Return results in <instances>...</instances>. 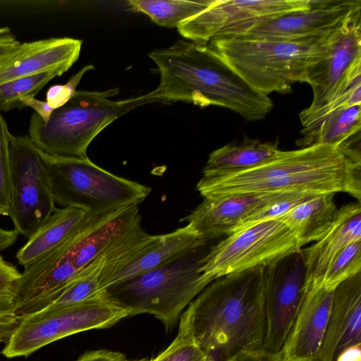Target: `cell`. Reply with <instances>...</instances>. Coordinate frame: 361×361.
Instances as JSON below:
<instances>
[{
    "label": "cell",
    "instance_id": "obj_1",
    "mask_svg": "<svg viewBox=\"0 0 361 361\" xmlns=\"http://www.w3.org/2000/svg\"><path fill=\"white\" fill-rule=\"evenodd\" d=\"M360 137L340 145H317L282 151L256 168L220 177L202 178L203 197L238 194L346 192L361 200Z\"/></svg>",
    "mask_w": 361,
    "mask_h": 361
},
{
    "label": "cell",
    "instance_id": "obj_2",
    "mask_svg": "<svg viewBox=\"0 0 361 361\" xmlns=\"http://www.w3.org/2000/svg\"><path fill=\"white\" fill-rule=\"evenodd\" d=\"M264 269L214 280L181 316L178 332L192 338L210 361L264 350Z\"/></svg>",
    "mask_w": 361,
    "mask_h": 361
},
{
    "label": "cell",
    "instance_id": "obj_3",
    "mask_svg": "<svg viewBox=\"0 0 361 361\" xmlns=\"http://www.w3.org/2000/svg\"><path fill=\"white\" fill-rule=\"evenodd\" d=\"M149 56L160 74L155 91L161 102L219 106L250 121L263 119L273 109L269 96L251 88L208 44L180 39Z\"/></svg>",
    "mask_w": 361,
    "mask_h": 361
},
{
    "label": "cell",
    "instance_id": "obj_4",
    "mask_svg": "<svg viewBox=\"0 0 361 361\" xmlns=\"http://www.w3.org/2000/svg\"><path fill=\"white\" fill-rule=\"evenodd\" d=\"M141 216L137 204L94 218L57 249L24 268L13 293L18 318L51 305L86 269L108 254Z\"/></svg>",
    "mask_w": 361,
    "mask_h": 361
},
{
    "label": "cell",
    "instance_id": "obj_5",
    "mask_svg": "<svg viewBox=\"0 0 361 361\" xmlns=\"http://www.w3.org/2000/svg\"><path fill=\"white\" fill-rule=\"evenodd\" d=\"M118 88L105 91L76 90L63 106L44 121L33 113L28 128L31 141L54 159H85L90 142L107 126L142 105L161 102L154 90L123 100H111Z\"/></svg>",
    "mask_w": 361,
    "mask_h": 361
},
{
    "label": "cell",
    "instance_id": "obj_6",
    "mask_svg": "<svg viewBox=\"0 0 361 361\" xmlns=\"http://www.w3.org/2000/svg\"><path fill=\"white\" fill-rule=\"evenodd\" d=\"M205 245L153 270L104 290V298L128 316L148 313L166 329L173 328L183 309L212 281L199 271L207 253Z\"/></svg>",
    "mask_w": 361,
    "mask_h": 361
},
{
    "label": "cell",
    "instance_id": "obj_7",
    "mask_svg": "<svg viewBox=\"0 0 361 361\" xmlns=\"http://www.w3.org/2000/svg\"><path fill=\"white\" fill-rule=\"evenodd\" d=\"M323 36L295 39L220 37L209 44L251 88L268 96L288 93L293 84L305 82L307 69Z\"/></svg>",
    "mask_w": 361,
    "mask_h": 361
},
{
    "label": "cell",
    "instance_id": "obj_8",
    "mask_svg": "<svg viewBox=\"0 0 361 361\" xmlns=\"http://www.w3.org/2000/svg\"><path fill=\"white\" fill-rule=\"evenodd\" d=\"M50 159V183L55 204L101 216L143 202L151 188L117 176L89 158Z\"/></svg>",
    "mask_w": 361,
    "mask_h": 361
},
{
    "label": "cell",
    "instance_id": "obj_9",
    "mask_svg": "<svg viewBox=\"0 0 361 361\" xmlns=\"http://www.w3.org/2000/svg\"><path fill=\"white\" fill-rule=\"evenodd\" d=\"M128 316L104 298L78 304L50 305L19 319L2 350L8 358L27 357L68 336L108 328Z\"/></svg>",
    "mask_w": 361,
    "mask_h": 361
},
{
    "label": "cell",
    "instance_id": "obj_10",
    "mask_svg": "<svg viewBox=\"0 0 361 361\" xmlns=\"http://www.w3.org/2000/svg\"><path fill=\"white\" fill-rule=\"evenodd\" d=\"M10 207L14 229L29 238L56 210L50 183V159L28 135L9 138Z\"/></svg>",
    "mask_w": 361,
    "mask_h": 361
},
{
    "label": "cell",
    "instance_id": "obj_11",
    "mask_svg": "<svg viewBox=\"0 0 361 361\" xmlns=\"http://www.w3.org/2000/svg\"><path fill=\"white\" fill-rule=\"evenodd\" d=\"M359 10L325 34L309 65L305 82L312 89L309 107L300 120L314 114L341 96L361 79V20Z\"/></svg>",
    "mask_w": 361,
    "mask_h": 361
},
{
    "label": "cell",
    "instance_id": "obj_12",
    "mask_svg": "<svg viewBox=\"0 0 361 361\" xmlns=\"http://www.w3.org/2000/svg\"><path fill=\"white\" fill-rule=\"evenodd\" d=\"M301 248L281 221L270 220L231 233L211 247L199 271L214 280L258 267H266Z\"/></svg>",
    "mask_w": 361,
    "mask_h": 361
},
{
    "label": "cell",
    "instance_id": "obj_13",
    "mask_svg": "<svg viewBox=\"0 0 361 361\" xmlns=\"http://www.w3.org/2000/svg\"><path fill=\"white\" fill-rule=\"evenodd\" d=\"M307 293L300 250L264 269V350L280 354Z\"/></svg>",
    "mask_w": 361,
    "mask_h": 361
},
{
    "label": "cell",
    "instance_id": "obj_14",
    "mask_svg": "<svg viewBox=\"0 0 361 361\" xmlns=\"http://www.w3.org/2000/svg\"><path fill=\"white\" fill-rule=\"evenodd\" d=\"M311 0H215L207 8L182 22L181 36L208 44L214 39L235 37L262 20L298 10L307 9Z\"/></svg>",
    "mask_w": 361,
    "mask_h": 361
},
{
    "label": "cell",
    "instance_id": "obj_15",
    "mask_svg": "<svg viewBox=\"0 0 361 361\" xmlns=\"http://www.w3.org/2000/svg\"><path fill=\"white\" fill-rule=\"evenodd\" d=\"M359 10L360 0H311L307 9L262 20L231 37L295 39L320 37Z\"/></svg>",
    "mask_w": 361,
    "mask_h": 361
},
{
    "label": "cell",
    "instance_id": "obj_16",
    "mask_svg": "<svg viewBox=\"0 0 361 361\" xmlns=\"http://www.w3.org/2000/svg\"><path fill=\"white\" fill-rule=\"evenodd\" d=\"M293 193L238 194L203 197L202 202L185 219L187 226L207 240L229 235L244 219L267 204Z\"/></svg>",
    "mask_w": 361,
    "mask_h": 361
},
{
    "label": "cell",
    "instance_id": "obj_17",
    "mask_svg": "<svg viewBox=\"0 0 361 361\" xmlns=\"http://www.w3.org/2000/svg\"><path fill=\"white\" fill-rule=\"evenodd\" d=\"M82 42L51 37L20 43L0 61V84L47 71L66 73L78 60Z\"/></svg>",
    "mask_w": 361,
    "mask_h": 361
},
{
    "label": "cell",
    "instance_id": "obj_18",
    "mask_svg": "<svg viewBox=\"0 0 361 361\" xmlns=\"http://www.w3.org/2000/svg\"><path fill=\"white\" fill-rule=\"evenodd\" d=\"M333 290L310 286L280 353L282 361H319Z\"/></svg>",
    "mask_w": 361,
    "mask_h": 361
},
{
    "label": "cell",
    "instance_id": "obj_19",
    "mask_svg": "<svg viewBox=\"0 0 361 361\" xmlns=\"http://www.w3.org/2000/svg\"><path fill=\"white\" fill-rule=\"evenodd\" d=\"M361 343V272L333 290L319 361H335L345 348Z\"/></svg>",
    "mask_w": 361,
    "mask_h": 361
},
{
    "label": "cell",
    "instance_id": "obj_20",
    "mask_svg": "<svg viewBox=\"0 0 361 361\" xmlns=\"http://www.w3.org/2000/svg\"><path fill=\"white\" fill-rule=\"evenodd\" d=\"M357 240H361V205L358 202L339 208L329 231L312 245L300 249L307 288L321 286L335 257L347 245Z\"/></svg>",
    "mask_w": 361,
    "mask_h": 361
},
{
    "label": "cell",
    "instance_id": "obj_21",
    "mask_svg": "<svg viewBox=\"0 0 361 361\" xmlns=\"http://www.w3.org/2000/svg\"><path fill=\"white\" fill-rule=\"evenodd\" d=\"M102 216V215H101ZM95 215L77 207L57 208L18 250L16 259L26 267L49 255L90 222Z\"/></svg>",
    "mask_w": 361,
    "mask_h": 361
},
{
    "label": "cell",
    "instance_id": "obj_22",
    "mask_svg": "<svg viewBox=\"0 0 361 361\" xmlns=\"http://www.w3.org/2000/svg\"><path fill=\"white\" fill-rule=\"evenodd\" d=\"M276 142H262L245 137L240 142L227 144L209 156L202 178L230 175L261 166L281 153Z\"/></svg>",
    "mask_w": 361,
    "mask_h": 361
},
{
    "label": "cell",
    "instance_id": "obj_23",
    "mask_svg": "<svg viewBox=\"0 0 361 361\" xmlns=\"http://www.w3.org/2000/svg\"><path fill=\"white\" fill-rule=\"evenodd\" d=\"M334 195L318 194L276 219L289 228L300 248L319 240L333 225L338 209Z\"/></svg>",
    "mask_w": 361,
    "mask_h": 361
},
{
    "label": "cell",
    "instance_id": "obj_24",
    "mask_svg": "<svg viewBox=\"0 0 361 361\" xmlns=\"http://www.w3.org/2000/svg\"><path fill=\"white\" fill-rule=\"evenodd\" d=\"M361 104L331 110L303 127L296 144L340 145L360 134Z\"/></svg>",
    "mask_w": 361,
    "mask_h": 361
},
{
    "label": "cell",
    "instance_id": "obj_25",
    "mask_svg": "<svg viewBox=\"0 0 361 361\" xmlns=\"http://www.w3.org/2000/svg\"><path fill=\"white\" fill-rule=\"evenodd\" d=\"M215 0H129L132 10L145 13L157 25L177 27L209 7Z\"/></svg>",
    "mask_w": 361,
    "mask_h": 361
},
{
    "label": "cell",
    "instance_id": "obj_26",
    "mask_svg": "<svg viewBox=\"0 0 361 361\" xmlns=\"http://www.w3.org/2000/svg\"><path fill=\"white\" fill-rule=\"evenodd\" d=\"M116 246L70 283L50 305H71L104 298V290L99 286V275L106 261Z\"/></svg>",
    "mask_w": 361,
    "mask_h": 361
},
{
    "label": "cell",
    "instance_id": "obj_27",
    "mask_svg": "<svg viewBox=\"0 0 361 361\" xmlns=\"http://www.w3.org/2000/svg\"><path fill=\"white\" fill-rule=\"evenodd\" d=\"M61 75L58 71H47L0 84V111L23 108L22 99L35 97L49 81Z\"/></svg>",
    "mask_w": 361,
    "mask_h": 361
},
{
    "label": "cell",
    "instance_id": "obj_28",
    "mask_svg": "<svg viewBox=\"0 0 361 361\" xmlns=\"http://www.w3.org/2000/svg\"><path fill=\"white\" fill-rule=\"evenodd\" d=\"M361 272V240L347 245L330 264L322 286L334 290L339 283Z\"/></svg>",
    "mask_w": 361,
    "mask_h": 361
},
{
    "label": "cell",
    "instance_id": "obj_29",
    "mask_svg": "<svg viewBox=\"0 0 361 361\" xmlns=\"http://www.w3.org/2000/svg\"><path fill=\"white\" fill-rule=\"evenodd\" d=\"M317 195L318 194L307 192L291 193L285 197L267 204L251 214L238 224L231 233L247 228L255 224L270 220H276L300 203Z\"/></svg>",
    "mask_w": 361,
    "mask_h": 361
},
{
    "label": "cell",
    "instance_id": "obj_30",
    "mask_svg": "<svg viewBox=\"0 0 361 361\" xmlns=\"http://www.w3.org/2000/svg\"><path fill=\"white\" fill-rule=\"evenodd\" d=\"M11 133L0 111V215L8 216L10 207V157Z\"/></svg>",
    "mask_w": 361,
    "mask_h": 361
},
{
    "label": "cell",
    "instance_id": "obj_31",
    "mask_svg": "<svg viewBox=\"0 0 361 361\" xmlns=\"http://www.w3.org/2000/svg\"><path fill=\"white\" fill-rule=\"evenodd\" d=\"M149 361H210L207 354L189 336L178 333L170 345Z\"/></svg>",
    "mask_w": 361,
    "mask_h": 361
},
{
    "label": "cell",
    "instance_id": "obj_32",
    "mask_svg": "<svg viewBox=\"0 0 361 361\" xmlns=\"http://www.w3.org/2000/svg\"><path fill=\"white\" fill-rule=\"evenodd\" d=\"M92 69H94L92 65H87L72 76L66 84L50 87L47 92V104L54 110L66 104L76 92V87L84 74Z\"/></svg>",
    "mask_w": 361,
    "mask_h": 361
},
{
    "label": "cell",
    "instance_id": "obj_33",
    "mask_svg": "<svg viewBox=\"0 0 361 361\" xmlns=\"http://www.w3.org/2000/svg\"><path fill=\"white\" fill-rule=\"evenodd\" d=\"M20 274L15 266L0 255V293L13 292Z\"/></svg>",
    "mask_w": 361,
    "mask_h": 361
},
{
    "label": "cell",
    "instance_id": "obj_34",
    "mask_svg": "<svg viewBox=\"0 0 361 361\" xmlns=\"http://www.w3.org/2000/svg\"><path fill=\"white\" fill-rule=\"evenodd\" d=\"M17 319H19L16 312L13 293H0V322H9Z\"/></svg>",
    "mask_w": 361,
    "mask_h": 361
},
{
    "label": "cell",
    "instance_id": "obj_35",
    "mask_svg": "<svg viewBox=\"0 0 361 361\" xmlns=\"http://www.w3.org/2000/svg\"><path fill=\"white\" fill-rule=\"evenodd\" d=\"M125 360V355L120 352L97 350L85 353L76 361H124Z\"/></svg>",
    "mask_w": 361,
    "mask_h": 361
},
{
    "label": "cell",
    "instance_id": "obj_36",
    "mask_svg": "<svg viewBox=\"0 0 361 361\" xmlns=\"http://www.w3.org/2000/svg\"><path fill=\"white\" fill-rule=\"evenodd\" d=\"M20 43L8 27H0V61L11 53Z\"/></svg>",
    "mask_w": 361,
    "mask_h": 361
},
{
    "label": "cell",
    "instance_id": "obj_37",
    "mask_svg": "<svg viewBox=\"0 0 361 361\" xmlns=\"http://www.w3.org/2000/svg\"><path fill=\"white\" fill-rule=\"evenodd\" d=\"M226 361H282L280 354H273L264 350L241 353Z\"/></svg>",
    "mask_w": 361,
    "mask_h": 361
},
{
    "label": "cell",
    "instance_id": "obj_38",
    "mask_svg": "<svg viewBox=\"0 0 361 361\" xmlns=\"http://www.w3.org/2000/svg\"><path fill=\"white\" fill-rule=\"evenodd\" d=\"M21 105L23 107L28 106L34 109L35 113L46 121L49 119L51 114L54 111L47 102H43L36 99L35 97H28L20 100Z\"/></svg>",
    "mask_w": 361,
    "mask_h": 361
},
{
    "label": "cell",
    "instance_id": "obj_39",
    "mask_svg": "<svg viewBox=\"0 0 361 361\" xmlns=\"http://www.w3.org/2000/svg\"><path fill=\"white\" fill-rule=\"evenodd\" d=\"M335 361H361V343L349 346L343 350Z\"/></svg>",
    "mask_w": 361,
    "mask_h": 361
},
{
    "label": "cell",
    "instance_id": "obj_40",
    "mask_svg": "<svg viewBox=\"0 0 361 361\" xmlns=\"http://www.w3.org/2000/svg\"><path fill=\"white\" fill-rule=\"evenodd\" d=\"M18 233L15 230L0 228V252L13 245L18 239Z\"/></svg>",
    "mask_w": 361,
    "mask_h": 361
},
{
    "label": "cell",
    "instance_id": "obj_41",
    "mask_svg": "<svg viewBox=\"0 0 361 361\" xmlns=\"http://www.w3.org/2000/svg\"><path fill=\"white\" fill-rule=\"evenodd\" d=\"M18 321L19 319L9 322H0V344L6 343L8 341L12 332L17 326Z\"/></svg>",
    "mask_w": 361,
    "mask_h": 361
},
{
    "label": "cell",
    "instance_id": "obj_42",
    "mask_svg": "<svg viewBox=\"0 0 361 361\" xmlns=\"http://www.w3.org/2000/svg\"><path fill=\"white\" fill-rule=\"evenodd\" d=\"M124 361H149L147 360H127L126 359Z\"/></svg>",
    "mask_w": 361,
    "mask_h": 361
}]
</instances>
